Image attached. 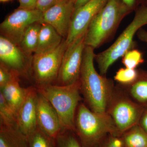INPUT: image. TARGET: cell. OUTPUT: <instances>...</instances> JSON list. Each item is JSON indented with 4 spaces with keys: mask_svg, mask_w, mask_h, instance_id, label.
<instances>
[{
    "mask_svg": "<svg viewBox=\"0 0 147 147\" xmlns=\"http://www.w3.org/2000/svg\"><path fill=\"white\" fill-rule=\"evenodd\" d=\"M24 53L19 46L5 37L0 36L1 63L19 76L27 72L30 65L27 64Z\"/></svg>",
    "mask_w": 147,
    "mask_h": 147,
    "instance_id": "5bb4252c",
    "label": "cell"
},
{
    "mask_svg": "<svg viewBox=\"0 0 147 147\" xmlns=\"http://www.w3.org/2000/svg\"><path fill=\"white\" fill-rule=\"evenodd\" d=\"M108 0H90L74 10L65 39L67 46L86 32L90 24Z\"/></svg>",
    "mask_w": 147,
    "mask_h": 147,
    "instance_id": "9c48e42d",
    "label": "cell"
},
{
    "mask_svg": "<svg viewBox=\"0 0 147 147\" xmlns=\"http://www.w3.org/2000/svg\"><path fill=\"white\" fill-rule=\"evenodd\" d=\"M144 108L127 99H121L113 105L110 114L119 134L137 125Z\"/></svg>",
    "mask_w": 147,
    "mask_h": 147,
    "instance_id": "8fae6325",
    "label": "cell"
},
{
    "mask_svg": "<svg viewBox=\"0 0 147 147\" xmlns=\"http://www.w3.org/2000/svg\"><path fill=\"white\" fill-rule=\"evenodd\" d=\"M27 138L28 147H56L55 139L47 135L38 127Z\"/></svg>",
    "mask_w": 147,
    "mask_h": 147,
    "instance_id": "ffe728a7",
    "label": "cell"
},
{
    "mask_svg": "<svg viewBox=\"0 0 147 147\" xmlns=\"http://www.w3.org/2000/svg\"><path fill=\"white\" fill-rule=\"evenodd\" d=\"M18 75L4 64H0V88H3Z\"/></svg>",
    "mask_w": 147,
    "mask_h": 147,
    "instance_id": "484cf974",
    "label": "cell"
},
{
    "mask_svg": "<svg viewBox=\"0 0 147 147\" xmlns=\"http://www.w3.org/2000/svg\"><path fill=\"white\" fill-rule=\"evenodd\" d=\"M76 0H64L55 5L42 14L41 23L52 26L64 38L68 34Z\"/></svg>",
    "mask_w": 147,
    "mask_h": 147,
    "instance_id": "30bf717a",
    "label": "cell"
},
{
    "mask_svg": "<svg viewBox=\"0 0 147 147\" xmlns=\"http://www.w3.org/2000/svg\"><path fill=\"white\" fill-rule=\"evenodd\" d=\"M10 1V0H0V1L2 2H5L8 1Z\"/></svg>",
    "mask_w": 147,
    "mask_h": 147,
    "instance_id": "e575fe53",
    "label": "cell"
},
{
    "mask_svg": "<svg viewBox=\"0 0 147 147\" xmlns=\"http://www.w3.org/2000/svg\"><path fill=\"white\" fill-rule=\"evenodd\" d=\"M100 147H123V145L121 138L110 134V137L105 139Z\"/></svg>",
    "mask_w": 147,
    "mask_h": 147,
    "instance_id": "83f0119b",
    "label": "cell"
},
{
    "mask_svg": "<svg viewBox=\"0 0 147 147\" xmlns=\"http://www.w3.org/2000/svg\"><path fill=\"white\" fill-rule=\"evenodd\" d=\"M140 5L147 6V0H140Z\"/></svg>",
    "mask_w": 147,
    "mask_h": 147,
    "instance_id": "836d02e7",
    "label": "cell"
},
{
    "mask_svg": "<svg viewBox=\"0 0 147 147\" xmlns=\"http://www.w3.org/2000/svg\"><path fill=\"white\" fill-rule=\"evenodd\" d=\"M41 26L40 22H37L29 26L26 30L18 45L25 55H30L35 53L38 44Z\"/></svg>",
    "mask_w": 147,
    "mask_h": 147,
    "instance_id": "ac0fdd59",
    "label": "cell"
},
{
    "mask_svg": "<svg viewBox=\"0 0 147 147\" xmlns=\"http://www.w3.org/2000/svg\"><path fill=\"white\" fill-rule=\"evenodd\" d=\"M122 134L123 147H147V133L142 127L135 125Z\"/></svg>",
    "mask_w": 147,
    "mask_h": 147,
    "instance_id": "d6986e66",
    "label": "cell"
},
{
    "mask_svg": "<svg viewBox=\"0 0 147 147\" xmlns=\"http://www.w3.org/2000/svg\"><path fill=\"white\" fill-rule=\"evenodd\" d=\"M64 0H38L36 9L43 12Z\"/></svg>",
    "mask_w": 147,
    "mask_h": 147,
    "instance_id": "4316f807",
    "label": "cell"
},
{
    "mask_svg": "<svg viewBox=\"0 0 147 147\" xmlns=\"http://www.w3.org/2000/svg\"><path fill=\"white\" fill-rule=\"evenodd\" d=\"M42 13L37 9L18 8L9 15L0 25L2 36L19 45L29 26L42 21Z\"/></svg>",
    "mask_w": 147,
    "mask_h": 147,
    "instance_id": "52a82bcc",
    "label": "cell"
},
{
    "mask_svg": "<svg viewBox=\"0 0 147 147\" xmlns=\"http://www.w3.org/2000/svg\"><path fill=\"white\" fill-rule=\"evenodd\" d=\"M132 11L121 0H108L93 18L85 35L86 45L95 49L107 42L124 18Z\"/></svg>",
    "mask_w": 147,
    "mask_h": 147,
    "instance_id": "3957f363",
    "label": "cell"
},
{
    "mask_svg": "<svg viewBox=\"0 0 147 147\" xmlns=\"http://www.w3.org/2000/svg\"><path fill=\"white\" fill-rule=\"evenodd\" d=\"M137 36L138 38L142 42L147 44V31L142 28L137 32Z\"/></svg>",
    "mask_w": 147,
    "mask_h": 147,
    "instance_id": "4dcf8cb0",
    "label": "cell"
},
{
    "mask_svg": "<svg viewBox=\"0 0 147 147\" xmlns=\"http://www.w3.org/2000/svg\"><path fill=\"white\" fill-rule=\"evenodd\" d=\"M141 118V127L147 133V110L143 113Z\"/></svg>",
    "mask_w": 147,
    "mask_h": 147,
    "instance_id": "1f68e13d",
    "label": "cell"
},
{
    "mask_svg": "<svg viewBox=\"0 0 147 147\" xmlns=\"http://www.w3.org/2000/svg\"><path fill=\"white\" fill-rule=\"evenodd\" d=\"M38 44L34 54H44L55 50L59 46L63 38L51 25L41 23Z\"/></svg>",
    "mask_w": 147,
    "mask_h": 147,
    "instance_id": "9a60e30c",
    "label": "cell"
},
{
    "mask_svg": "<svg viewBox=\"0 0 147 147\" xmlns=\"http://www.w3.org/2000/svg\"><path fill=\"white\" fill-rule=\"evenodd\" d=\"M0 123L16 125V114L0 92Z\"/></svg>",
    "mask_w": 147,
    "mask_h": 147,
    "instance_id": "7402d4cb",
    "label": "cell"
},
{
    "mask_svg": "<svg viewBox=\"0 0 147 147\" xmlns=\"http://www.w3.org/2000/svg\"><path fill=\"white\" fill-rule=\"evenodd\" d=\"M125 4L131 11H135L140 5V0H121Z\"/></svg>",
    "mask_w": 147,
    "mask_h": 147,
    "instance_id": "f546056e",
    "label": "cell"
},
{
    "mask_svg": "<svg viewBox=\"0 0 147 147\" xmlns=\"http://www.w3.org/2000/svg\"><path fill=\"white\" fill-rule=\"evenodd\" d=\"M19 8L25 9H36L38 0H18Z\"/></svg>",
    "mask_w": 147,
    "mask_h": 147,
    "instance_id": "f1b7e54d",
    "label": "cell"
},
{
    "mask_svg": "<svg viewBox=\"0 0 147 147\" xmlns=\"http://www.w3.org/2000/svg\"><path fill=\"white\" fill-rule=\"evenodd\" d=\"M132 96L141 102H147V71H141L131 89Z\"/></svg>",
    "mask_w": 147,
    "mask_h": 147,
    "instance_id": "44dd1931",
    "label": "cell"
},
{
    "mask_svg": "<svg viewBox=\"0 0 147 147\" xmlns=\"http://www.w3.org/2000/svg\"><path fill=\"white\" fill-rule=\"evenodd\" d=\"M94 50L86 45L84 49L79 78L81 91L92 111L106 114L111 96V82L96 70Z\"/></svg>",
    "mask_w": 147,
    "mask_h": 147,
    "instance_id": "6da1fadb",
    "label": "cell"
},
{
    "mask_svg": "<svg viewBox=\"0 0 147 147\" xmlns=\"http://www.w3.org/2000/svg\"><path fill=\"white\" fill-rule=\"evenodd\" d=\"M67 47L65 38H64L55 50L44 54H34L31 67L36 86L52 84L56 82Z\"/></svg>",
    "mask_w": 147,
    "mask_h": 147,
    "instance_id": "8992f818",
    "label": "cell"
},
{
    "mask_svg": "<svg viewBox=\"0 0 147 147\" xmlns=\"http://www.w3.org/2000/svg\"><path fill=\"white\" fill-rule=\"evenodd\" d=\"M75 133L83 147H96L108 134L118 136L113 119L106 114L90 110L79 103L75 120Z\"/></svg>",
    "mask_w": 147,
    "mask_h": 147,
    "instance_id": "277c9868",
    "label": "cell"
},
{
    "mask_svg": "<svg viewBox=\"0 0 147 147\" xmlns=\"http://www.w3.org/2000/svg\"><path fill=\"white\" fill-rule=\"evenodd\" d=\"M90 0H76L75 5V9L79 8L80 7L86 4Z\"/></svg>",
    "mask_w": 147,
    "mask_h": 147,
    "instance_id": "d6a6232c",
    "label": "cell"
},
{
    "mask_svg": "<svg viewBox=\"0 0 147 147\" xmlns=\"http://www.w3.org/2000/svg\"><path fill=\"white\" fill-rule=\"evenodd\" d=\"M28 90L20 86L18 77L11 80L3 88H1L0 92L16 115L17 111L24 102Z\"/></svg>",
    "mask_w": 147,
    "mask_h": 147,
    "instance_id": "2e32d148",
    "label": "cell"
},
{
    "mask_svg": "<svg viewBox=\"0 0 147 147\" xmlns=\"http://www.w3.org/2000/svg\"><path fill=\"white\" fill-rule=\"evenodd\" d=\"M0 147H28V138L17 125L0 123Z\"/></svg>",
    "mask_w": 147,
    "mask_h": 147,
    "instance_id": "e0dca14e",
    "label": "cell"
},
{
    "mask_svg": "<svg viewBox=\"0 0 147 147\" xmlns=\"http://www.w3.org/2000/svg\"><path fill=\"white\" fill-rule=\"evenodd\" d=\"M36 88L38 92L50 102L57 112L62 131L75 132L76 111L82 99L80 80L65 86L48 84Z\"/></svg>",
    "mask_w": 147,
    "mask_h": 147,
    "instance_id": "7a4b0ae2",
    "label": "cell"
},
{
    "mask_svg": "<svg viewBox=\"0 0 147 147\" xmlns=\"http://www.w3.org/2000/svg\"><path fill=\"white\" fill-rule=\"evenodd\" d=\"M38 92L36 88L28 87L26 96L16 113L17 127L27 137L37 128L36 105Z\"/></svg>",
    "mask_w": 147,
    "mask_h": 147,
    "instance_id": "7c38bea8",
    "label": "cell"
},
{
    "mask_svg": "<svg viewBox=\"0 0 147 147\" xmlns=\"http://www.w3.org/2000/svg\"><path fill=\"white\" fill-rule=\"evenodd\" d=\"M134 18L110 47L95 56L101 75L106 74L110 66L129 50L134 49V38L139 29L147 25V6L140 5L135 10Z\"/></svg>",
    "mask_w": 147,
    "mask_h": 147,
    "instance_id": "5b68a950",
    "label": "cell"
},
{
    "mask_svg": "<svg viewBox=\"0 0 147 147\" xmlns=\"http://www.w3.org/2000/svg\"><path fill=\"white\" fill-rule=\"evenodd\" d=\"M139 75V72L135 69L121 68L117 71L115 79L123 84H133L138 79Z\"/></svg>",
    "mask_w": 147,
    "mask_h": 147,
    "instance_id": "d4e9b609",
    "label": "cell"
},
{
    "mask_svg": "<svg viewBox=\"0 0 147 147\" xmlns=\"http://www.w3.org/2000/svg\"><path fill=\"white\" fill-rule=\"evenodd\" d=\"M75 132L62 131L55 138L56 147H83Z\"/></svg>",
    "mask_w": 147,
    "mask_h": 147,
    "instance_id": "603a6c76",
    "label": "cell"
},
{
    "mask_svg": "<svg viewBox=\"0 0 147 147\" xmlns=\"http://www.w3.org/2000/svg\"><path fill=\"white\" fill-rule=\"evenodd\" d=\"M85 35L67 46L62 59L56 85L65 86L79 80L86 47Z\"/></svg>",
    "mask_w": 147,
    "mask_h": 147,
    "instance_id": "ba28073f",
    "label": "cell"
},
{
    "mask_svg": "<svg viewBox=\"0 0 147 147\" xmlns=\"http://www.w3.org/2000/svg\"><path fill=\"white\" fill-rule=\"evenodd\" d=\"M36 120L38 127L54 139L62 131L59 119L55 109L50 102L38 92L37 100Z\"/></svg>",
    "mask_w": 147,
    "mask_h": 147,
    "instance_id": "4fadbf2b",
    "label": "cell"
},
{
    "mask_svg": "<svg viewBox=\"0 0 147 147\" xmlns=\"http://www.w3.org/2000/svg\"><path fill=\"white\" fill-rule=\"evenodd\" d=\"M144 62L142 52L133 49L127 51L122 57V63L126 68L135 69Z\"/></svg>",
    "mask_w": 147,
    "mask_h": 147,
    "instance_id": "cb8c5ba5",
    "label": "cell"
}]
</instances>
